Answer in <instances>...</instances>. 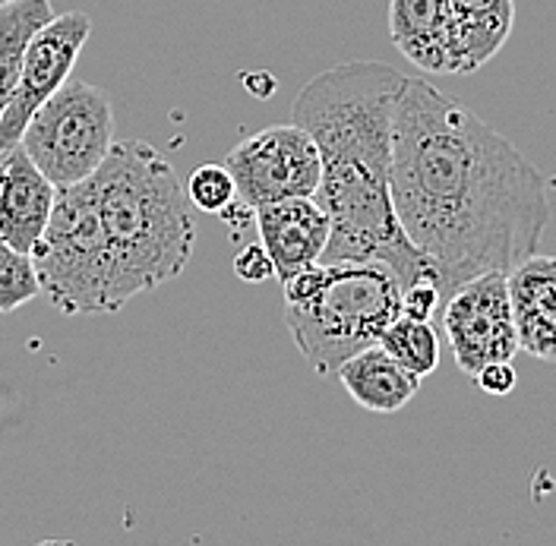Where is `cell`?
Wrapping results in <instances>:
<instances>
[{
	"label": "cell",
	"instance_id": "52a82bcc",
	"mask_svg": "<svg viewBox=\"0 0 556 546\" xmlns=\"http://www.w3.org/2000/svg\"><path fill=\"white\" fill-rule=\"evenodd\" d=\"M440 326L465 376H475L496 360H513L519 354V332L513 319L506 272L478 275L455 288L440 304Z\"/></svg>",
	"mask_w": 556,
	"mask_h": 546
},
{
	"label": "cell",
	"instance_id": "9a60e30c",
	"mask_svg": "<svg viewBox=\"0 0 556 546\" xmlns=\"http://www.w3.org/2000/svg\"><path fill=\"white\" fill-rule=\"evenodd\" d=\"M54 16L51 0H10L0 7V114L10 102L33 35Z\"/></svg>",
	"mask_w": 556,
	"mask_h": 546
},
{
	"label": "cell",
	"instance_id": "3957f363",
	"mask_svg": "<svg viewBox=\"0 0 556 546\" xmlns=\"http://www.w3.org/2000/svg\"><path fill=\"white\" fill-rule=\"evenodd\" d=\"M86 183L121 309L187 269L197 225L165 155L142 139L114 142Z\"/></svg>",
	"mask_w": 556,
	"mask_h": 546
},
{
	"label": "cell",
	"instance_id": "7c38bea8",
	"mask_svg": "<svg viewBox=\"0 0 556 546\" xmlns=\"http://www.w3.org/2000/svg\"><path fill=\"white\" fill-rule=\"evenodd\" d=\"M450 73H478L506 45L516 23L513 0H450Z\"/></svg>",
	"mask_w": 556,
	"mask_h": 546
},
{
	"label": "cell",
	"instance_id": "6da1fadb",
	"mask_svg": "<svg viewBox=\"0 0 556 546\" xmlns=\"http://www.w3.org/2000/svg\"><path fill=\"white\" fill-rule=\"evenodd\" d=\"M389 193L443 301L538 253L551 221L547 177L484 117L415 76L395 99Z\"/></svg>",
	"mask_w": 556,
	"mask_h": 546
},
{
	"label": "cell",
	"instance_id": "ac0fdd59",
	"mask_svg": "<svg viewBox=\"0 0 556 546\" xmlns=\"http://www.w3.org/2000/svg\"><path fill=\"white\" fill-rule=\"evenodd\" d=\"M187 200L197 205L200 212L222 215L228 205L238 203L235 177L225 165H200L197 172L187 177Z\"/></svg>",
	"mask_w": 556,
	"mask_h": 546
},
{
	"label": "cell",
	"instance_id": "5bb4252c",
	"mask_svg": "<svg viewBox=\"0 0 556 546\" xmlns=\"http://www.w3.org/2000/svg\"><path fill=\"white\" fill-rule=\"evenodd\" d=\"M354 405L374 414L402 410L420 389V376L405 370L380 342L357 351L336 370Z\"/></svg>",
	"mask_w": 556,
	"mask_h": 546
},
{
	"label": "cell",
	"instance_id": "ba28073f",
	"mask_svg": "<svg viewBox=\"0 0 556 546\" xmlns=\"http://www.w3.org/2000/svg\"><path fill=\"white\" fill-rule=\"evenodd\" d=\"M92 35V20L83 10H70L64 16H51L26 48V61L20 82L10 96V102L0 114V152L20 145V137L33 114L48 102L73 73L79 51L86 48Z\"/></svg>",
	"mask_w": 556,
	"mask_h": 546
},
{
	"label": "cell",
	"instance_id": "8992f818",
	"mask_svg": "<svg viewBox=\"0 0 556 546\" xmlns=\"http://www.w3.org/2000/svg\"><path fill=\"white\" fill-rule=\"evenodd\" d=\"M225 168L235 177L238 200L250 208L294 196H313L323 177L319 149L311 134L294 120L266 127L238 142L228 152Z\"/></svg>",
	"mask_w": 556,
	"mask_h": 546
},
{
	"label": "cell",
	"instance_id": "d6986e66",
	"mask_svg": "<svg viewBox=\"0 0 556 546\" xmlns=\"http://www.w3.org/2000/svg\"><path fill=\"white\" fill-rule=\"evenodd\" d=\"M235 275L250 281V284H260L266 278H276V269H273V259L266 253V246L256 240V243H243L241 250L235 253Z\"/></svg>",
	"mask_w": 556,
	"mask_h": 546
},
{
	"label": "cell",
	"instance_id": "7402d4cb",
	"mask_svg": "<svg viewBox=\"0 0 556 546\" xmlns=\"http://www.w3.org/2000/svg\"><path fill=\"white\" fill-rule=\"evenodd\" d=\"M0 162H3V152H0Z\"/></svg>",
	"mask_w": 556,
	"mask_h": 546
},
{
	"label": "cell",
	"instance_id": "5b68a950",
	"mask_svg": "<svg viewBox=\"0 0 556 546\" xmlns=\"http://www.w3.org/2000/svg\"><path fill=\"white\" fill-rule=\"evenodd\" d=\"M114 145V111L102 86L67 79L26 124L20 149L58 190L102 168Z\"/></svg>",
	"mask_w": 556,
	"mask_h": 546
},
{
	"label": "cell",
	"instance_id": "9c48e42d",
	"mask_svg": "<svg viewBox=\"0 0 556 546\" xmlns=\"http://www.w3.org/2000/svg\"><path fill=\"white\" fill-rule=\"evenodd\" d=\"M253 225L281 284L316 266L329 243V215L313 196L260 205L253 208Z\"/></svg>",
	"mask_w": 556,
	"mask_h": 546
},
{
	"label": "cell",
	"instance_id": "4fadbf2b",
	"mask_svg": "<svg viewBox=\"0 0 556 546\" xmlns=\"http://www.w3.org/2000/svg\"><path fill=\"white\" fill-rule=\"evenodd\" d=\"M392 45L427 73H450V0H389Z\"/></svg>",
	"mask_w": 556,
	"mask_h": 546
},
{
	"label": "cell",
	"instance_id": "7a4b0ae2",
	"mask_svg": "<svg viewBox=\"0 0 556 546\" xmlns=\"http://www.w3.org/2000/svg\"><path fill=\"white\" fill-rule=\"evenodd\" d=\"M405 73L382 61H348L323 69L301 89L291 120L319 149L323 177L313 200L329 215V243L319 263H382L402 291L437 284V272L402 231L392 193V114Z\"/></svg>",
	"mask_w": 556,
	"mask_h": 546
},
{
	"label": "cell",
	"instance_id": "30bf717a",
	"mask_svg": "<svg viewBox=\"0 0 556 546\" xmlns=\"http://www.w3.org/2000/svg\"><path fill=\"white\" fill-rule=\"evenodd\" d=\"M58 200V187L38 172L33 158L13 145L0 162V240L20 253L33 256L41 240L51 208Z\"/></svg>",
	"mask_w": 556,
	"mask_h": 546
},
{
	"label": "cell",
	"instance_id": "ffe728a7",
	"mask_svg": "<svg viewBox=\"0 0 556 546\" xmlns=\"http://www.w3.org/2000/svg\"><path fill=\"white\" fill-rule=\"evenodd\" d=\"M478 379V385L490 392V395H509L516 385H519V376L513 370V360H496V364H486L484 370H478L475 373Z\"/></svg>",
	"mask_w": 556,
	"mask_h": 546
},
{
	"label": "cell",
	"instance_id": "44dd1931",
	"mask_svg": "<svg viewBox=\"0 0 556 546\" xmlns=\"http://www.w3.org/2000/svg\"><path fill=\"white\" fill-rule=\"evenodd\" d=\"M3 3H10V0H0V7H3Z\"/></svg>",
	"mask_w": 556,
	"mask_h": 546
},
{
	"label": "cell",
	"instance_id": "2e32d148",
	"mask_svg": "<svg viewBox=\"0 0 556 546\" xmlns=\"http://www.w3.org/2000/svg\"><path fill=\"white\" fill-rule=\"evenodd\" d=\"M380 344L415 376H430L440 367V332L430 326V319H417L408 313H399L386 332L380 335Z\"/></svg>",
	"mask_w": 556,
	"mask_h": 546
},
{
	"label": "cell",
	"instance_id": "8fae6325",
	"mask_svg": "<svg viewBox=\"0 0 556 546\" xmlns=\"http://www.w3.org/2000/svg\"><path fill=\"white\" fill-rule=\"evenodd\" d=\"M519 351L556 360V256L531 253L506 272Z\"/></svg>",
	"mask_w": 556,
	"mask_h": 546
},
{
	"label": "cell",
	"instance_id": "277c9868",
	"mask_svg": "<svg viewBox=\"0 0 556 546\" xmlns=\"http://www.w3.org/2000/svg\"><path fill=\"white\" fill-rule=\"evenodd\" d=\"M285 326L316 376L380 342L402 313V281L382 263H316L285 284Z\"/></svg>",
	"mask_w": 556,
	"mask_h": 546
},
{
	"label": "cell",
	"instance_id": "e0dca14e",
	"mask_svg": "<svg viewBox=\"0 0 556 546\" xmlns=\"http://www.w3.org/2000/svg\"><path fill=\"white\" fill-rule=\"evenodd\" d=\"M38 294H41V284L35 275L33 256L0 240V313L26 307Z\"/></svg>",
	"mask_w": 556,
	"mask_h": 546
}]
</instances>
